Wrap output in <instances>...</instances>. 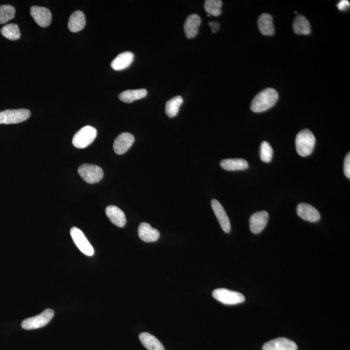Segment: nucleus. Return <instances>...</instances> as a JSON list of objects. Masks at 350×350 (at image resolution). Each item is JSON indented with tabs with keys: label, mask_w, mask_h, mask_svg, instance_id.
<instances>
[{
	"label": "nucleus",
	"mask_w": 350,
	"mask_h": 350,
	"mask_svg": "<svg viewBox=\"0 0 350 350\" xmlns=\"http://www.w3.org/2000/svg\"><path fill=\"white\" fill-rule=\"evenodd\" d=\"M276 89L268 88L260 91L252 101L251 108L256 113L262 112L272 108L278 99Z\"/></svg>",
	"instance_id": "f257e3e1"
},
{
	"label": "nucleus",
	"mask_w": 350,
	"mask_h": 350,
	"mask_svg": "<svg viewBox=\"0 0 350 350\" xmlns=\"http://www.w3.org/2000/svg\"><path fill=\"white\" fill-rule=\"evenodd\" d=\"M316 144V139L312 132L308 129L302 130L296 135V151L301 157H306L312 153Z\"/></svg>",
	"instance_id": "f03ea898"
},
{
	"label": "nucleus",
	"mask_w": 350,
	"mask_h": 350,
	"mask_svg": "<svg viewBox=\"0 0 350 350\" xmlns=\"http://www.w3.org/2000/svg\"><path fill=\"white\" fill-rule=\"evenodd\" d=\"M97 134V130L94 127L89 125L85 126L76 132L73 140H72V143L76 148H86L89 145L92 144Z\"/></svg>",
	"instance_id": "7ed1b4c3"
},
{
	"label": "nucleus",
	"mask_w": 350,
	"mask_h": 350,
	"mask_svg": "<svg viewBox=\"0 0 350 350\" xmlns=\"http://www.w3.org/2000/svg\"><path fill=\"white\" fill-rule=\"evenodd\" d=\"M31 116L27 109L6 110L0 112V124H16L26 121Z\"/></svg>",
	"instance_id": "20e7f679"
},
{
	"label": "nucleus",
	"mask_w": 350,
	"mask_h": 350,
	"mask_svg": "<svg viewBox=\"0 0 350 350\" xmlns=\"http://www.w3.org/2000/svg\"><path fill=\"white\" fill-rule=\"evenodd\" d=\"M53 316L54 311L52 309H47L39 315L24 320L22 322V327L26 330L44 327L51 321Z\"/></svg>",
	"instance_id": "39448f33"
},
{
	"label": "nucleus",
	"mask_w": 350,
	"mask_h": 350,
	"mask_svg": "<svg viewBox=\"0 0 350 350\" xmlns=\"http://www.w3.org/2000/svg\"><path fill=\"white\" fill-rule=\"evenodd\" d=\"M81 178L88 183L100 182L103 177V171L99 166L93 164H85L81 165L78 170Z\"/></svg>",
	"instance_id": "423d86ee"
},
{
	"label": "nucleus",
	"mask_w": 350,
	"mask_h": 350,
	"mask_svg": "<svg viewBox=\"0 0 350 350\" xmlns=\"http://www.w3.org/2000/svg\"><path fill=\"white\" fill-rule=\"evenodd\" d=\"M215 300L225 305H236L244 302L245 296L240 292L226 289H217L213 292Z\"/></svg>",
	"instance_id": "0eeeda50"
},
{
	"label": "nucleus",
	"mask_w": 350,
	"mask_h": 350,
	"mask_svg": "<svg viewBox=\"0 0 350 350\" xmlns=\"http://www.w3.org/2000/svg\"><path fill=\"white\" fill-rule=\"evenodd\" d=\"M70 234L75 244L83 254L88 256L93 255L94 250L93 247L80 229L77 227H73L70 230Z\"/></svg>",
	"instance_id": "6e6552de"
},
{
	"label": "nucleus",
	"mask_w": 350,
	"mask_h": 350,
	"mask_svg": "<svg viewBox=\"0 0 350 350\" xmlns=\"http://www.w3.org/2000/svg\"><path fill=\"white\" fill-rule=\"evenodd\" d=\"M30 14L35 22L42 27H48L52 20V14L48 8L33 6L30 10Z\"/></svg>",
	"instance_id": "1a4fd4ad"
},
{
	"label": "nucleus",
	"mask_w": 350,
	"mask_h": 350,
	"mask_svg": "<svg viewBox=\"0 0 350 350\" xmlns=\"http://www.w3.org/2000/svg\"><path fill=\"white\" fill-rule=\"evenodd\" d=\"M134 140L135 139L134 136L129 132H123L119 134L115 140L114 146H113L115 152L117 155H123L131 148Z\"/></svg>",
	"instance_id": "9d476101"
},
{
	"label": "nucleus",
	"mask_w": 350,
	"mask_h": 350,
	"mask_svg": "<svg viewBox=\"0 0 350 350\" xmlns=\"http://www.w3.org/2000/svg\"><path fill=\"white\" fill-rule=\"evenodd\" d=\"M296 212L301 219L305 221L315 223L321 219V214L319 211L311 205L300 203L296 208Z\"/></svg>",
	"instance_id": "9b49d317"
},
{
	"label": "nucleus",
	"mask_w": 350,
	"mask_h": 350,
	"mask_svg": "<svg viewBox=\"0 0 350 350\" xmlns=\"http://www.w3.org/2000/svg\"><path fill=\"white\" fill-rule=\"evenodd\" d=\"M268 213L266 211H261L253 214L250 219V228L253 234L261 233L268 223Z\"/></svg>",
	"instance_id": "f8f14e48"
},
{
	"label": "nucleus",
	"mask_w": 350,
	"mask_h": 350,
	"mask_svg": "<svg viewBox=\"0 0 350 350\" xmlns=\"http://www.w3.org/2000/svg\"><path fill=\"white\" fill-rule=\"evenodd\" d=\"M296 344L290 339L277 338L268 341L262 347V350H297Z\"/></svg>",
	"instance_id": "ddd939ff"
},
{
	"label": "nucleus",
	"mask_w": 350,
	"mask_h": 350,
	"mask_svg": "<svg viewBox=\"0 0 350 350\" xmlns=\"http://www.w3.org/2000/svg\"><path fill=\"white\" fill-rule=\"evenodd\" d=\"M212 204L213 212L215 215H216L217 219H218L220 225H221L222 229L225 233H229L231 230V225L229 218H228L227 214L225 212L223 206L220 203L218 200L213 199L211 202Z\"/></svg>",
	"instance_id": "4468645a"
},
{
	"label": "nucleus",
	"mask_w": 350,
	"mask_h": 350,
	"mask_svg": "<svg viewBox=\"0 0 350 350\" xmlns=\"http://www.w3.org/2000/svg\"><path fill=\"white\" fill-rule=\"evenodd\" d=\"M138 236L144 242H155L159 240L161 234L159 230L151 227L148 223H141L138 227Z\"/></svg>",
	"instance_id": "2eb2a0df"
},
{
	"label": "nucleus",
	"mask_w": 350,
	"mask_h": 350,
	"mask_svg": "<svg viewBox=\"0 0 350 350\" xmlns=\"http://www.w3.org/2000/svg\"><path fill=\"white\" fill-rule=\"evenodd\" d=\"M105 212L106 216L114 225L119 228L124 227L127 220L124 212L120 208L114 205H110L106 207Z\"/></svg>",
	"instance_id": "dca6fc26"
},
{
	"label": "nucleus",
	"mask_w": 350,
	"mask_h": 350,
	"mask_svg": "<svg viewBox=\"0 0 350 350\" xmlns=\"http://www.w3.org/2000/svg\"><path fill=\"white\" fill-rule=\"evenodd\" d=\"M201 19L198 14H193L187 17L183 25L185 36L187 38L191 39L197 35Z\"/></svg>",
	"instance_id": "f3484780"
},
{
	"label": "nucleus",
	"mask_w": 350,
	"mask_h": 350,
	"mask_svg": "<svg viewBox=\"0 0 350 350\" xmlns=\"http://www.w3.org/2000/svg\"><path fill=\"white\" fill-rule=\"evenodd\" d=\"M134 59L133 53L130 51H125L117 55L116 58L113 60L111 67L116 71L125 70L131 65Z\"/></svg>",
	"instance_id": "a211bd4d"
},
{
	"label": "nucleus",
	"mask_w": 350,
	"mask_h": 350,
	"mask_svg": "<svg viewBox=\"0 0 350 350\" xmlns=\"http://www.w3.org/2000/svg\"><path fill=\"white\" fill-rule=\"evenodd\" d=\"M86 25V18L84 13L81 10L73 12L69 18L68 29L72 33H78L84 29Z\"/></svg>",
	"instance_id": "6ab92c4d"
},
{
	"label": "nucleus",
	"mask_w": 350,
	"mask_h": 350,
	"mask_svg": "<svg viewBox=\"0 0 350 350\" xmlns=\"http://www.w3.org/2000/svg\"><path fill=\"white\" fill-rule=\"evenodd\" d=\"M258 27L263 35L271 36L274 34V27L273 25V18L270 14H262L258 21Z\"/></svg>",
	"instance_id": "aec40b11"
},
{
	"label": "nucleus",
	"mask_w": 350,
	"mask_h": 350,
	"mask_svg": "<svg viewBox=\"0 0 350 350\" xmlns=\"http://www.w3.org/2000/svg\"><path fill=\"white\" fill-rule=\"evenodd\" d=\"M221 167L226 171H243L249 168V163L244 159H225L220 163Z\"/></svg>",
	"instance_id": "412c9836"
},
{
	"label": "nucleus",
	"mask_w": 350,
	"mask_h": 350,
	"mask_svg": "<svg viewBox=\"0 0 350 350\" xmlns=\"http://www.w3.org/2000/svg\"><path fill=\"white\" fill-rule=\"evenodd\" d=\"M147 94V91L146 89H129V90H125L121 93L119 95V98L121 101L126 102V103H131L136 100L146 97Z\"/></svg>",
	"instance_id": "4be33fe9"
},
{
	"label": "nucleus",
	"mask_w": 350,
	"mask_h": 350,
	"mask_svg": "<svg viewBox=\"0 0 350 350\" xmlns=\"http://www.w3.org/2000/svg\"><path fill=\"white\" fill-rule=\"evenodd\" d=\"M140 339L142 345L148 350H165L160 341L149 333L141 334Z\"/></svg>",
	"instance_id": "5701e85b"
},
{
	"label": "nucleus",
	"mask_w": 350,
	"mask_h": 350,
	"mask_svg": "<svg viewBox=\"0 0 350 350\" xmlns=\"http://www.w3.org/2000/svg\"><path fill=\"white\" fill-rule=\"evenodd\" d=\"M292 26L294 33L297 35H307L311 33L310 23L303 15H299L294 19Z\"/></svg>",
	"instance_id": "b1692460"
},
{
	"label": "nucleus",
	"mask_w": 350,
	"mask_h": 350,
	"mask_svg": "<svg viewBox=\"0 0 350 350\" xmlns=\"http://www.w3.org/2000/svg\"><path fill=\"white\" fill-rule=\"evenodd\" d=\"M183 99L181 96H175L169 100L166 105V113L169 117H174L178 114L179 108L182 105Z\"/></svg>",
	"instance_id": "393cba45"
},
{
	"label": "nucleus",
	"mask_w": 350,
	"mask_h": 350,
	"mask_svg": "<svg viewBox=\"0 0 350 350\" xmlns=\"http://www.w3.org/2000/svg\"><path fill=\"white\" fill-rule=\"evenodd\" d=\"M1 35L10 40H17L20 38V31L18 25L10 23L1 29Z\"/></svg>",
	"instance_id": "a878e982"
},
{
	"label": "nucleus",
	"mask_w": 350,
	"mask_h": 350,
	"mask_svg": "<svg viewBox=\"0 0 350 350\" xmlns=\"http://www.w3.org/2000/svg\"><path fill=\"white\" fill-rule=\"evenodd\" d=\"M223 1L221 0H207L204 2V9L210 16H218L222 12Z\"/></svg>",
	"instance_id": "bb28decb"
},
{
	"label": "nucleus",
	"mask_w": 350,
	"mask_h": 350,
	"mask_svg": "<svg viewBox=\"0 0 350 350\" xmlns=\"http://www.w3.org/2000/svg\"><path fill=\"white\" fill-rule=\"evenodd\" d=\"M16 9L12 5H0V24H3L14 18Z\"/></svg>",
	"instance_id": "cd10ccee"
},
{
	"label": "nucleus",
	"mask_w": 350,
	"mask_h": 350,
	"mask_svg": "<svg viewBox=\"0 0 350 350\" xmlns=\"http://www.w3.org/2000/svg\"><path fill=\"white\" fill-rule=\"evenodd\" d=\"M273 149L268 142H262L260 147V158L262 162L269 163L272 161Z\"/></svg>",
	"instance_id": "c85d7f7f"
},
{
	"label": "nucleus",
	"mask_w": 350,
	"mask_h": 350,
	"mask_svg": "<svg viewBox=\"0 0 350 350\" xmlns=\"http://www.w3.org/2000/svg\"><path fill=\"white\" fill-rule=\"evenodd\" d=\"M344 172L348 178H350V155L348 154L344 162Z\"/></svg>",
	"instance_id": "c756f323"
},
{
	"label": "nucleus",
	"mask_w": 350,
	"mask_h": 350,
	"mask_svg": "<svg viewBox=\"0 0 350 350\" xmlns=\"http://www.w3.org/2000/svg\"><path fill=\"white\" fill-rule=\"evenodd\" d=\"M337 8L340 10H347L350 7V2L347 0H342L337 5Z\"/></svg>",
	"instance_id": "7c9ffc66"
},
{
	"label": "nucleus",
	"mask_w": 350,
	"mask_h": 350,
	"mask_svg": "<svg viewBox=\"0 0 350 350\" xmlns=\"http://www.w3.org/2000/svg\"><path fill=\"white\" fill-rule=\"evenodd\" d=\"M209 25L211 27L212 29V32L213 33H217L219 31L220 25L219 23L217 22H212L209 23Z\"/></svg>",
	"instance_id": "2f4dec72"
}]
</instances>
